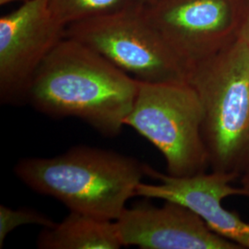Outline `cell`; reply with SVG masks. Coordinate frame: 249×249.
Returning a JSON list of instances; mask_svg holds the SVG:
<instances>
[{
	"label": "cell",
	"mask_w": 249,
	"mask_h": 249,
	"mask_svg": "<svg viewBox=\"0 0 249 249\" xmlns=\"http://www.w3.org/2000/svg\"><path fill=\"white\" fill-rule=\"evenodd\" d=\"M40 249H118L123 248L115 221L70 212L61 223L43 228Z\"/></svg>",
	"instance_id": "cell-10"
},
{
	"label": "cell",
	"mask_w": 249,
	"mask_h": 249,
	"mask_svg": "<svg viewBox=\"0 0 249 249\" xmlns=\"http://www.w3.org/2000/svg\"><path fill=\"white\" fill-rule=\"evenodd\" d=\"M140 160L95 147L80 145L53 157H31L14 166L30 189L51 196L70 212L116 221L136 196L146 176Z\"/></svg>",
	"instance_id": "cell-2"
},
{
	"label": "cell",
	"mask_w": 249,
	"mask_h": 249,
	"mask_svg": "<svg viewBox=\"0 0 249 249\" xmlns=\"http://www.w3.org/2000/svg\"><path fill=\"white\" fill-rule=\"evenodd\" d=\"M187 82L199 98L212 171L239 177L249 167V47L235 37L193 65Z\"/></svg>",
	"instance_id": "cell-3"
},
{
	"label": "cell",
	"mask_w": 249,
	"mask_h": 249,
	"mask_svg": "<svg viewBox=\"0 0 249 249\" xmlns=\"http://www.w3.org/2000/svg\"><path fill=\"white\" fill-rule=\"evenodd\" d=\"M202 119L200 101L188 82L139 81L124 124L157 148L165 160L167 174L188 177L210 167Z\"/></svg>",
	"instance_id": "cell-4"
},
{
	"label": "cell",
	"mask_w": 249,
	"mask_h": 249,
	"mask_svg": "<svg viewBox=\"0 0 249 249\" xmlns=\"http://www.w3.org/2000/svg\"><path fill=\"white\" fill-rule=\"evenodd\" d=\"M67 36V26L53 17L50 0H27L0 18V102L26 105L38 68Z\"/></svg>",
	"instance_id": "cell-6"
},
{
	"label": "cell",
	"mask_w": 249,
	"mask_h": 249,
	"mask_svg": "<svg viewBox=\"0 0 249 249\" xmlns=\"http://www.w3.org/2000/svg\"><path fill=\"white\" fill-rule=\"evenodd\" d=\"M55 224L51 218L30 208L12 209L5 205L0 206V249L11 231L23 225H39L43 228Z\"/></svg>",
	"instance_id": "cell-12"
},
{
	"label": "cell",
	"mask_w": 249,
	"mask_h": 249,
	"mask_svg": "<svg viewBox=\"0 0 249 249\" xmlns=\"http://www.w3.org/2000/svg\"><path fill=\"white\" fill-rule=\"evenodd\" d=\"M18 1H22L25 2L27 0H0V5L4 6L7 4H10V3H14V2H18Z\"/></svg>",
	"instance_id": "cell-15"
},
{
	"label": "cell",
	"mask_w": 249,
	"mask_h": 249,
	"mask_svg": "<svg viewBox=\"0 0 249 249\" xmlns=\"http://www.w3.org/2000/svg\"><path fill=\"white\" fill-rule=\"evenodd\" d=\"M75 39L136 80L187 82L189 68L146 17L142 6L67 26Z\"/></svg>",
	"instance_id": "cell-5"
},
{
	"label": "cell",
	"mask_w": 249,
	"mask_h": 249,
	"mask_svg": "<svg viewBox=\"0 0 249 249\" xmlns=\"http://www.w3.org/2000/svg\"><path fill=\"white\" fill-rule=\"evenodd\" d=\"M241 187L244 189L245 195L249 198V167L246 170L240 177Z\"/></svg>",
	"instance_id": "cell-14"
},
{
	"label": "cell",
	"mask_w": 249,
	"mask_h": 249,
	"mask_svg": "<svg viewBox=\"0 0 249 249\" xmlns=\"http://www.w3.org/2000/svg\"><path fill=\"white\" fill-rule=\"evenodd\" d=\"M123 247L142 249H243L213 231L182 205L140 203L125 208L115 221Z\"/></svg>",
	"instance_id": "cell-9"
},
{
	"label": "cell",
	"mask_w": 249,
	"mask_h": 249,
	"mask_svg": "<svg viewBox=\"0 0 249 249\" xmlns=\"http://www.w3.org/2000/svg\"><path fill=\"white\" fill-rule=\"evenodd\" d=\"M139 6V0H50L53 17L65 26Z\"/></svg>",
	"instance_id": "cell-11"
},
{
	"label": "cell",
	"mask_w": 249,
	"mask_h": 249,
	"mask_svg": "<svg viewBox=\"0 0 249 249\" xmlns=\"http://www.w3.org/2000/svg\"><path fill=\"white\" fill-rule=\"evenodd\" d=\"M146 17L190 69L228 45L232 37L230 0H151Z\"/></svg>",
	"instance_id": "cell-7"
},
{
	"label": "cell",
	"mask_w": 249,
	"mask_h": 249,
	"mask_svg": "<svg viewBox=\"0 0 249 249\" xmlns=\"http://www.w3.org/2000/svg\"><path fill=\"white\" fill-rule=\"evenodd\" d=\"M146 176L159 181L158 184L142 182L136 196L160 199L182 205L200 217L216 233L249 249V223L239 215L226 210L223 200L229 196H244L242 187L232 183L238 175L212 171L188 177L163 174L146 164Z\"/></svg>",
	"instance_id": "cell-8"
},
{
	"label": "cell",
	"mask_w": 249,
	"mask_h": 249,
	"mask_svg": "<svg viewBox=\"0 0 249 249\" xmlns=\"http://www.w3.org/2000/svg\"><path fill=\"white\" fill-rule=\"evenodd\" d=\"M138 89L139 80L66 36L38 68L26 105L53 118H78L115 138L125 126Z\"/></svg>",
	"instance_id": "cell-1"
},
{
	"label": "cell",
	"mask_w": 249,
	"mask_h": 249,
	"mask_svg": "<svg viewBox=\"0 0 249 249\" xmlns=\"http://www.w3.org/2000/svg\"><path fill=\"white\" fill-rule=\"evenodd\" d=\"M149 1H151V0H139V6H143L146 3H148Z\"/></svg>",
	"instance_id": "cell-16"
},
{
	"label": "cell",
	"mask_w": 249,
	"mask_h": 249,
	"mask_svg": "<svg viewBox=\"0 0 249 249\" xmlns=\"http://www.w3.org/2000/svg\"><path fill=\"white\" fill-rule=\"evenodd\" d=\"M236 36L242 39L249 47V10L243 23L241 24L239 29L237 30Z\"/></svg>",
	"instance_id": "cell-13"
}]
</instances>
